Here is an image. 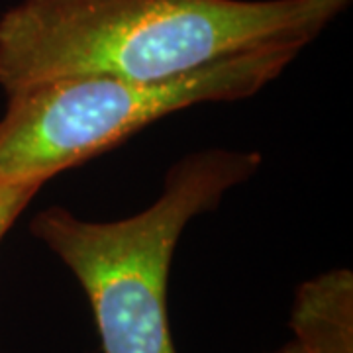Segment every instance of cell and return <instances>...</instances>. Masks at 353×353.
Returning <instances> with one entry per match:
<instances>
[{"label": "cell", "mask_w": 353, "mask_h": 353, "mask_svg": "<svg viewBox=\"0 0 353 353\" xmlns=\"http://www.w3.org/2000/svg\"><path fill=\"white\" fill-rule=\"evenodd\" d=\"M352 0H22L0 16L6 97L73 77L159 81L312 39Z\"/></svg>", "instance_id": "1"}, {"label": "cell", "mask_w": 353, "mask_h": 353, "mask_svg": "<svg viewBox=\"0 0 353 353\" xmlns=\"http://www.w3.org/2000/svg\"><path fill=\"white\" fill-rule=\"evenodd\" d=\"M261 163L257 152L199 150L169 167L163 192L138 214L90 222L50 206L32 220V234L85 290L102 353H176L167 285L179 238L190 220L216 210Z\"/></svg>", "instance_id": "2"}, {"label": "cell", "mask_w": 353, "mask_h": 353, "mask_svg": "<svg viewBox=\"0 0 353 353\" xmlns=\"http://www.w3.org/2000/svg\"><path fill=\"white\" fill-rule=\"evenodd\" d=\"M304 46L273 41L159 81L73 77L10 94L0 118V185H46L169 114L250 99L283 75Z\"/></svg>", "instance_id": "3"}, {"label": "cell", "mask_w": 353, "mask_h": 353, "mask_svg": "<svg viewBox=\"0 0 353 353\" xmlns=\"http://www.w3.org/2000/svg\"><path fill=\"white\" fill-rule=\"evenodd\" d=\"M292 340L308 353H353V275L334 269L304 281L290 312Z\"/></svg>", "instance_id": "4"}, {"label": "cell", "mask_w": 353, "mask_h": 353, "mask_svg": "<svg viewBox=\"0 0 353 353\" xmlns=\"http://www.w3.org/2000/svg\"><path fill=\"white\" fill-rule=\"evenodd\" d=\"M43 183H8L0 185V241L34 201Z\"/></svg>", "instance_id": "5"}, {"label": "cell", "mask_w": 353, "mask_h": 353, "mask_svg": "<svg viewBox=\"0 0 353 353\" xmlns=\"http://www.w3.org/2000/svg\"><path fill=\"white\" fill-rule=\"evenodd\" d=\"M271 353H308L304 347H301L299 343L294 340H290L289 343H285L283 347H279V350H275V352Z\"/></svg>", "instance_id": "6"}]
</instances>
